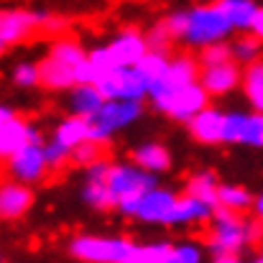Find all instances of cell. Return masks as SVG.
I'll use <instances>...</instances> for the list:
<instances>
[{
	"label": "cell",
	"mask_w": 263,
	"mask_h": 263,
	"mask_svg": "<svg viewBox=\"0 0 263 263\" xmlns=\"http://www.w3.org/2000/svg\"><path fill=\"white\" fill-rule=\"evenodd\" d=\"M164 21L172 28L174 39L186 49H204L210 44L228 41L230 33H235L217 3H202L186 10H174Z\"/></svg>",
	"instance_id": "1"
},
{
	"label": "cell",
	"mask_w": 263,
	"mask_h": 263,
	"mask_svg": "<svg viewBox=\"0 0 263 263\" xmlns=\"http://www.w3.org/2000/svg\"><path fill=\"white\" fill-rule=\"evenodd\" d=\"M204 248L215 263H238L246 248H253L248 235V217L217 207L210 217Z\"/></svg>",
	"instance_id": "2"
},
{
	"label": "cell",
	"mask_w": 263,
	"mask_h": 263,
	"mask_svg": "<svg viewBox=\"0 0 263 263\" xmlns=\"http://www.w3.org/2000/svg\"><path fill=\"white\" fill-rule=\"evenodd\" d=\"M138 243L130 238H110V235H92L82 233L74 235L67 246V253L74 261L85 263H133Z\"/></svg>",
	"instance_id": "3"
},
{
	"label": "cell",
	"mask_w": 263,
	"mask_h": 263,
	"mask_svg": "<svg viewBox=\"0 0 263 263\" xmlns=\"http://www.w3.org/2000/svg\"><path fill=\"white\" fill-rule=\"evenodd\" d=\"M143 115V100H105L102 107L87 118L89 120V141L107 146L115 133L130 128Z\"/></svg>",
	"instance_id": "4"
},
{
	"label": "cell",
	"mask_w": 263,
	"mask_h": 263,
	"mask_svg": "<svg viewBox=\"0 0 263 263\" xmlns=\"http://www.w3.org/2000/svg\"><path fill=\"white\" fill-rule=\"evenodd\" d=\"M176 197H179L176 192L156 184V186H151V189H146L136 197L123 199L115 210H118V215L146 222V225H166V217L174 207Z\"/></svg>",
	"instance_id": "5"
},
{
	"label": "cell",
	"mask_w": 263,
	"mask_h": 263,
	"mask_svg": "<svg viewBox=\"0 0 263 263\" xmlns=\"http://www.w3.org/2000/svg\"><path fill=\"white\" fill-rule=\"evenodd\" d=\"M148 100L156 112L166 115L169 120H176V123H186L192 115H197L199 110H204L210 105V92L197 80V82H189L181 87L166 89L161 95H154Z\"/></svg>",
	"instance_id": "6"
},
{
	"label": "cell",
	"mask_w": 263,
	"mask_h": 263,
	"mask_svg": "<svg viewBox=\"0 0 263 263\" xmlns=\"http://www.w3.org/2000/svg\"><path fill=\"white\" fill-rule=\"evenodd\" d=\"M159 184V176L141 169L136 161H118V164H110V172H107V189L115 199V207L128 199V197H136L151 186Z\"/></svg>",
	"instance_id": "7"
},
{
	"label": "cell",
	"mask_w": 263,
	"mask_h": 263,
	"mask_svg": "<svg viewBox=\"0 0 263 263\" xmlns=\"http://www.w3.org/2000/svg\"><path fill=\"white\" fill-rule=\"evenodd\" d=\"M5 174L10 179H18L23 184H41L46 176L51 174V166L46 161L44 141H31L23 148H18L8 161H5Z\"/></svg>",
	"instance_id": "8"
},
{
	"label": "cell",
	"mask_w": 263,
	"mask_h": 263,
	"mask_svg": "<svg viewBox=\"0 0 263 263\" xmlns=\"http://www.w3.org/2000/svg\"><path fill=\"white\" fill-rule=\"evenodd\" d=\"M97 87L107 100H146L151 92V80L138 69V67H118L107 72Z\"/></svg>",
	"instance_id": "9"
},
{
	"label": "cell",
	"mask_w": 263,
	"mask_h": 263,
	"mask_svg": "<svg viewBox=\"0 0 263 263\" xmlns=\"http://www.w3.org/2000/svg\"><path fill=\"white\" fill-rule=\"evenodd\" d=\"M46 10H26V8H8L0 10V39L8 46L26 44L41 31Z\"/></svg>",
	"instance_id": "10"
},
{
	"label": "cell",
	"mask_w": 263,
	"mask_h": 263,
	"mask_svg": "<svg viewBox=\"0 0 263 263\" xmlns=\"http://www.w3.org/2000/svg\"><path fill=\"white\" fill-rule=\"evenodd\" d=\"M36 204V192L31 184H23L18 179H3L0 181V222H15L23 220Z\"/></svg>",
	"instance_id": "11"
},
{
	"label": "cell",
	"mask_w": 263,
	"mask_h": 263,
	"mask_svg": "<svg viewBox=\"0 0 263 263\" xmlns=\"http://www.w3.org/2000/svg\"><path fill=\"white\" fill-rule=\"evenodd\" d=\"M31 141H44L39 125L15 112L13 118L0 123V161L5 164L18 148H23Z\"/></svg>",
	"instance_id": "12"
},
{
	"label": "cell",
	"mask_w": 263,
	"mask_h": 263,
	"mask_svg": "<svg viewBox=\"0 0 263 263\" xmlns=\"http://www.w3.org/2000/svg\"><path fill=\"white\" fill-rule=\"evenodd\" d=\"M199 72H202V64H199L197 57H192V54H174V57H169V64H166L164 74L151 85L148 97L161 95L166 89L181 87V85H189V82H197Z\"/></svg>",
	"instance_id": "13"
},
{
	"label": "cell",
	"mask_w": 263,
	"mask_h": 263,
	"mask_svg": "<svg viewBox=\"0 0 263 263\" xmlns=\"http://www.w3.org/2000/svg\"><path fill=\"white\" fill-rule=\"evenodd\" d=\"M107 49L115 59V67H136L143 54L148 51V41H146V33L128 26L123 31H118L110 41H107Z\"/></svg>",
	"instance_id": "14"
},
{
	"label": "cell",
	"mask_w": 263,
	"mask_h": 263,
	"mask_svg": "<svg viewBox=\"0 0 263 263\" xmlns=\"http://www.w3.org/2000/svg\"><path fill=\"white\" fill-rule=\"evenodd\" d=\"M199 82L210 92V97H225V95H230V92H235L240 87L243 64L230 59V62H222V64H215V67H202Z\"/></svg>",
	"instance_id": "15"
},
{
	"label": "cell",
	"mask_w": 263,
	"mask_h": 263,
	"mask_svg": "<svg viewBox=\"0 0 263 263\" xmlns=\"http://www.w3.org/2000/svg\"><path fill=\"white\" fill-rule=\"evenodd\" d=\"M215 204L194 197V194H181L176 197L174 207L166 217V225L164 228H189V225H199V222H210V217L215 215Z\"/></svg>",
	"instance_id": "16"
},
{
	"label": "cell",
	"mask_w": 263,
	"mask_h": 263,
	"mask_svg": "<svg viewBox=\"0 0 263 263\" xmlns=\"http://www.w3.org/2000/svg\"><path fill=\"white\" fill-rule=\"evenodd\" d=\"M222 125H225V112L212 107V105H207L204 110H199L197 115H192L186 120L189 136L202 146H220L222 143Z\"/></svg>",
	"instance_id": "17"
},
{
	"label": "cell",
	"mask_w": 263,
	"mask_h": 263,
	"mask_svg": "<svg viewBox=\"0 0 263 263\" xmlns=\"http://www.w3.org/2000/svg\"><path fill=\"white\" fill-rule=\"evenodd\" d=\"M39 69H41V87L49 92H67L80 82V67L62 64L49 54L39 62Z\"/></svg>",
	"instance_id": "18"
},
{
	"label": "cell",
	"mask_w": 263,
	"mask_h": 263,
	"mask_svg": "<svg viewBox=\"0 0 263 263\" xmlns=\"http://www.w3.org/2000/svg\"><path fill=\"white\" fill-rule=\"evenodd\" d=\"M107 97L95 82H80L72 89H67V112L80 115V118H92Z\"/></svg>",
	"instance_id": "19"
},
{
	"label": "cell",
	"mask_w": 263,
	"mask_h": 263,
	"mask_svg": "<svg viewBox=\"0 0 263 263\" xmlns=\"http://www.w3.org/2000/svg\"><path fill=\"white\" fill-rule=\"evenodd\" d=\"M130 161H136L141 169H146V172H151V174L161 176L166 174L169 169H172V151L164 146V143H159V141H148V143H141L136 151H133V159Z\"/></svg>",
	"instance_id": "20"
},
{
	"label": "cell",
	"mask_w": 263,
	"mask_h": 263,
	"mask_svg": "<svg viewBox=\"0 0 263 263\" xmlns=\"http://www.w3.org/2000/svg\"><path fill=\"white\" fill-rule=\"evenodd\" d=\"M51 138H54L57 143H62V146L72 154L80 143L89 141V120L87 118H80V115H69V112H67V118H62V120L57 123Z\"/></svg>",
	"instance_id": "21"
},
{
	"label": "cell",
	"mask_w": 263,
	"mask_h": 263,
	"mask_svg": "<svg viewBox=\"0 0 263 263\" xmlns=\"http://www.w3.org/2000/svg\"><path fill=\"white\" fill-rule=\"evenodd\" d=\"M217 5L222 8V13L228 15L230 26H233L238 33L251 31L253 18H256V13H258V8H261L256 0H217Z\"/></svg>",
	"instance_id": "22"
},
{
	"label": "cell",
	"mask_w": 263,
	"mask_h": 263,
	"mask_svg": "<svg viewBox=\"0 0 263 263\" xmlns=\"http://www.w3.org/2000/svg\"><path fill=\"white\" fill-rule=\"evenodd\" d=\"M51 59L62 62V64H69V67H80L85 59H87V49L82 46L80 39L74 36H57L51 44H49V51H46Z\"/></svg>",
	"instance_id": "23"
},
{
	"label": "cell",
	"mask_w": 263,
	"mask_h": 263,
	"mask_svg": "<svg viewBox=\"0 0 263 263\" xmlns=\"http://www.w3.org/2000/svg\"><path fill=\"white\" fill-rule=\"evenodd\" d=\"M253 199L256 197L240 184H220V189H217V207L238 212V215L251 212L253 210Z\"/></svg>",
	"instance_id": "24"
},
{
	"label": "cell",
	"mask_w": 263,
	"mask_h": 263,
	"mask_svg": "<svg viewBox=\"0 0 263 263\" xmlns=\"http://www.w3.org/2000/svg\"><path fill=\"white\" fill-rule=\"evenodd\" d=\"M240 89L253 110H263V59L243 67V82Z\"/></svg>",
	"instance_id": "25"
},
{
	"label": "cell",
	"mask_w": 263,
	"mask_h": 263,
	"mask_svg": "<svg viewBox=\"0 0 263 263\" xmlns=\"http://www.w3.org/2000/svg\"><path fill=\"white\" fill-rule=\"evenodd\" d=\"M217 189H220V179L215 176V172H197L184 184L186 194H194V197H199V199H204L215 207H217Z\"/></svg>",
	"instance_id": "26"
},
{
	"label": "cell",
	"mask_w": 263,
	"mask_h": 263,
	"mask_svg": "<svg viewBox=\"0 0 263 263\" xmlns=\"http://www.w3.org/2000/svg\"><path fill=\"white\" fill-rule=\"evenodd\" d=\"M230 46H233V59L238 64H243V67L263 59V41L253 31H243Z\"/></svg>",
	"instance_id": "27"
},
{
	"label": "cell",
	"mask_w": 263,
	"mask_h": 263,
	"mask_svg": "<svg viewBox=\"0 0 263 263\" xmlns=\"http://www.w3.org/2000/svg\"><path fill=\"white\" fill-rule=\"evenodd\" d=\"M82 202L95 212H110L115 210V199L107 189V181H87L82 184Z\"/></svg>",
	"instance_id": "28"
},
{
	"label": "cell",
	"mask_w": 263,
	"mask_h": 263,
	"mask_svg": "<svg viewBox=\"0 0 263 263\" xmlns=\"http://www.w3.org/2000/svg\"><path fill=\"white\" fill-rule=\"evenodd\" d=\"M174 258V243L156 240V243H138L133 263H172Z\"/></svg>",
	"instance_id": "29"
},
{
	"label": "cell",
	"mask_w": 263,
	"mask_h": 263,
	"mask_svg": "<svg viewBox=\"0 0 263 263\" xmlns=\"http://www.w3.org/2000/svg\"><path fill=\"white\" fill-rule=\"evenodd\" d=\"M13 85L18 89H33L41 85V69H39V62H18L13 67V74H10Z\"/></svg>",
	"instance_id": "30"
},
{
	"label": "cell",
	"mask_w": 263,
	"mask_h": 263,
	"mask_svg": "<svg viewBox=\"0 0 263 263\" xmlns=\"http://www.w3.org/2000/svg\"><path fill=\"white\" fill-rule=\"evenodd\" d=\"M146 41H148V49L154 51H164V54H172V46L176 44L172 28L166 26V21H159L156 26H151L146 31Z\"/></svg>",
	"instance_id": "31"
},
{
	"label": "cell",
	"mask_w": 263,
	"mask_h": 263,
	"mask_svg": "<svg viewBox=\"0 0 263 263\" xmlns=\"http://www.w3.org/2000/svg\"><path fill=\"white\" fill-rule=\"evenodd\" d=\"M169 57L172 54H164V51H154V49H148L146 54H143V59L136 64L148 80H151V85L164 74V69H166V64H169Z\"/></svg>",
	"instance_id": "32"
},
{
	"label": "cell",
	"mask_w": 263,
	"mask_h": 263,
	"mask_svg": "<svg viewBox=\"0 0 263 263\" xmlns=\"http://www.w3.org/2000/svg\"><path fill=\"white\" fill-rule=\"evenodd\" d=\"M240 146L263 148V110H256V112H248L246 115V128H243Z\"/></svg>",
	"instance_id": "33"
},
{
	"label": "cell",
	"mask_w": 263,
	"mask_h": 263,
	"mask_svg": "<svg viewBox=\"0 0 263 263\" xmlns=\"http://www.w3.org/2000/svg\"><path fill=\"white\" fill-rule=\"evenodd\" d=\"M246 115L248 112H240V110L225 112V125H222V143L225 146H240L243 128H246Z\"/></svg>",
	"instance_id": "34"
},
{
	"label": "cell",
	"mask_w": 263,
	"mask_h": 263,
	"mask_svg": "<svg viewBox=\"0 0 263 263\" xmlns=\"http://www.w3.org/2000/svg\"><path fill=\"white\" fill-rule=\"evenodd\" d=\"M199 64L202 67H215V64H222V62H230L233 59V46L228 41H217V44H210L204 49H199Z\"/></svg>",
	"instance_id": "35"
},
{
	"label": "cell",
	"mask_w": 263,
	"mask_h": 263,
	"mask_svg": "<svg viewBox=\"0 0 263 263\" xmlns=\"http://www.w3.org/2000/svg\"><path fill=\"white\" fill-rule=\"evenodd\" d=\"M102 156V143H97V141H85V143H80L74 151H72V156H69V164H74V166H80V169H87L92 161H97Z\"/></svg>",
	"instance_id": "36"
},
{
	"label": "cell",
	"mask_w": 263,
	"mask_h": 263,
	"mask_svg": "<svg viewBox=\"0 0 263 263\" xmlns=\"http://www.w3.org/2000/svg\"><path fill=\"white\" fill-rule=\"evenodd\" d=\"M204 253H207L204 246H199L194 240H181V243L174 246V258H172V263H199L204 258Z\"/></svg>",
	"instance_id": "37"
},
{
	"label": "cell",
	"mask_w": 263,
	"mask_h": 263,
	"mask_svg": "<svg viewBox=\"0 0 263 263\" xmlns=\"http://www.w3.org/2000/svg\"><path fill=\"white\" fill-rule=\"evenodd\" d=\"M44 151H46V161H49V166H51V172H59L67 161H69V151L62 146V143H57L54 138H49V141H44Z\"/></svg>",
	"instance_id": "38"
},
{
	"label": "cell",
	"mask_w": 263,
	"mask_h": 263,
	"mask_svg": "<svg viewBox=\"0 0 263 263\" xmlns=\"http://www.w3.org/2000/svg\"><path fill=\"white\" fill-rule=\"evenodd\" d=\"M67 31V21L62 18V15H54V13H49L46 10V15H44V23H41V33H57V36H62Z\"/></svg>",
	"instance_id": "39"
},
{
	"label": "cell",
	"mask_w": 263,
	"mask_h": 263,
	"mask_svg": "<svg viewBox=\"0 0 263 263\" xmlns=\"http://www.w3.org/2000/svg\"><path fill=\"white\" fill-rule=\"evenodd\" d=\"M251 31L258 36L263 41V5L258 8V13H256V18H253V26H251Z\"/></svg>",
	"instance_id": "40"
},
{
	"label": "cell",
	"mask_w": 263,
	"mask_h": 263,
	"mask_svg": "<svg viewBox=\"0 0 263 263\" xmlns=\"http://www.w3.org/2000/svg\"><path fill=\"white\" fill-rule=\"evenodd\" d=\"M251 212H253L258 220H263V192L256 197V199H253V210H251Z\"/></svg>",
	"instance_id": "41"
},
{
	"label": "cell",
	"mask_w": 263,
	"mask_h": 263,
	"mask_svg": "<svg viewBox=\"0 0 263 263\" xmlns=\"http://www.w3.org/2000/svg\"><path fill=\"white\" fill-rule=\"evenodd\" d=\"M15 115V110L10 107V105H5V102H0V123H5L8 118H13Z\"/></svg>",
	"instance_id": "42"
},
{
	"label": "cell",
	"mask_w": 263,
	"mask_h": 263,
	"mask_svg": "<svg viewBox=\"0 0 263 263\" xmlns=\"http://www.w3.org/2000/svg\"><path fill=\"white\" fill-rule=\"evenodd\" d=\"M8 49H10V46H8V44H5V41H3V39H0V57H3V54H5V51H8Z\"/></svg>",
	"instance_id": "43"
},
{
	"label": "cell",
	"mask_w": 263,
	"mask_h": 263,
	"mask_svg": "<svg viewBox=\"0 0 263 263\" xmlns=\"http://www.w3.org/2000/svg\"><path fill=\"white\" fill-rule=\"evenodd\" d=\"M256 261H258V263H263V256H256Z\"/></svg>",
	"instance_id": "44"
},
{
	"label": "cell",
	"mask_w": 263,
	"mask_h": 263,
	"mask_svg": "<svg viewBox=\"0 0 263 263\" xmlns=\"http://www.w3.org/2000/svg\"><path fill=\"white\" fill-rule=\"evenodd\" d=\"M0 261H3V256H0Z\"/></svg>",
	"instance_id": "45"
}]
</instances>
